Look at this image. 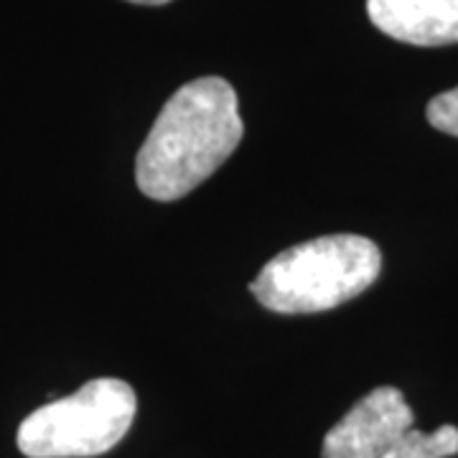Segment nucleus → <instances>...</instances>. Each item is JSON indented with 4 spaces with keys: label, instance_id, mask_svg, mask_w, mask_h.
<instances>
[{
    "label": "nucleus",
    "instance_id": "nucleus-3",
    "mask_svg": "<svg viewBox=\"0 0 458 458\" xmlns=\"http://www.w3.org/2000/svg\"><path fill=\"white\" fill-rule=\"evenodd\" d=\"M135 410L138 397L128 382L99 377L74 394L33 410L18 426V451L29 458L107 454L131 430Z\"/></svg>",
    "mask_w": 458,
    "mask_h": 458
},
{
    "label": "nucleus",
    "instance_id": "nucleus-7",
    "mask_svg": "<svg viewBox=\"0 0 458 458\" xmlns=\"http://www.w3.org/2000/svg\"><path fill=\"white\" fill-rule=\"evenodd\" d=\"M428 123L436 131L448 132V135L458 138V87L430 99V105H428Z\"/></svg>",
    "mask_w": 458,
    "mask_h": 458
},
{
    "label": "nucleus",
    "instance_id": "nucleus-8",
    "mask_svg": "<svg viewBox=\"0 0 458 458\" xmlns=\"http://www.w3.org/2000/svg\"><path fill=\"white\" fill-rule=\"evenodd\" d=\"M128 3H135V5H165L171 0H128Z\"/></svg>",
    "mask_w": 458,
    "mask_h": 458
},
{
    "label": "nucleus",
    "instance_id": "nucleus-2",
    "mask_svg": "<svg viewBox=\"0 0 458 458\" xmlns=\"http://www.w3.org/2000/svg\"><path fill=\"white\" fill-rule=\"evenodd\" d=\"M382 270L379 247L360 234H328L288 247L250 283L267 311L318 313L364 293Z\"/></svg>",
    "mask_w": 458,
    "mask_h": 458
},
{
    "label": "nucleus",
    "instance_id": "nucleus-6",
    "mask_svg": "<svg viewBox=\"0 0 458 458\" xmlns=\"http://www.w3.org/2000/svg\"><path fill=\"white\" fill-rule=\"evenodd\" d=\"M458 454V428L441 426L433 433L410 428L382 458H448Z\"/></svg>",
    "mask_w": 458,
    "mask_h": 458
},
{
    "label": "nucleus",
    "instance_id": "nucleus-5",
    "mask_svg": "<svg viewBox=\"0 0 458 458\" xmlns=\"http://www.w3.org/2000/svg\"><path fill=\"white\" fill-rule=\"evenodd\" d=\"M382 33L412 47L458 44V0H367Z\"/></svg>",
    "mask_w": 458,
    "mask_h": 458
},
{
    "label": "nucleus",
    "instance_id": "nucleus-4",
    "mask_svg": "<svg viewBox=\"0 0 458 458\" xmlns=\"http://www.w3.org/2000/svg\"><path fill=\"white\" fill-rule=\"evenodd\" d=\"M412 428V410L394 387L361 397L327 433L321 458H382Z\"/></svg>",
    "mask_w": 458,
    "mask_h": 458
},
{
    "label": "nucleus",
    "instance_id": "nucleus-1",
    "mask_svg": "<svg viewBox=\"0 0 458 458\" xmlns=\"http://www.w3.org/2000/svg\"><path fill=\"white\" fill-rule=\"evenodd\" d=\"M245 123L234 87L222 77L183 84L158 113L138 150L135 183L148 199L176 201L237 150Z\"/></svg>",
    "mask_w": 458,
    "mask_h": 458
}]
</instances>
